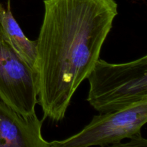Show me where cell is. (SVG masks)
I'll list each match as a JSON object with an SVG mask.
<instances>
[{
	"label": "cell",
	"mask_w": 147,
	"mask_h": 147,
	"mask_svg": "<svg viewBox=\"0 0 147 147\" xmlns=\"http://www.w3.org/2000/svg\"><path fill=\"white\" fill-rule=\"evenodd\" d=\"M0 37L32 68L37 72V42L24 35L13 17L9 5L0 7Z\"/></svg>",
	"instance_id": "8992f818"
},
{
	"label": "cell",
	"mask_w": 147,
	"mask_h": 147,
	"mask_svg": "<svg viewBox=\"0 0 147 147\" xmlns=\"http://www.w3.org/2000/svg\"><path fill=\"white\" fill-rule=\"evenodd\" d=\"M44 120L22 116L0 98V147H50L42 134Z\"/></svg>",
	"instance_id": "5b68a950"
},
{
	"label": "cell",
	"mask_w": 147,
	"mask_h": 147,
	"mask_svg": "<svg viewBox=\"0 0 147 147\" xmlns=\"http://www.w3.org/2000/svg\"><path fill=\"white\" fill-rule=\"evenodd\" d=\"M87 101L100 113L147 99V56L124 63L99 58L88 76Z\"/></svg>",
	"instance_id": "7a4b0ae2"
},
{
	"label": "cell",
	"mask_w": 147,
	"mask_h": 147,
	"mask_svg": "<svg viewBox=\"0 0 147 147\" xmlns=\"http://www.w3.org/2000/svg\"><path fill=\"white\" fill-rule=\"evenodd\" d=\"M0 98L22 116L35 114L37 73L0 37Z\"/></svg>",
	"instance_id": "277c9868"
},
{
	"label": "cell",
	"mask_w": 147,
	"mask_h": 147,
	"mask_svg": "<svg viewBox=\"0 0 147 147\" xmlns=\"http://www.w3.org/2000/svg\"><path fill=\"white\" fill-rule=\"evenodd\" d=\"M1 6H2V5H1V3H0V7H1Z\"/></svg>",
	"instance_id": "52a82bcc"
},
{
	"label": "cell",
	"mask_w": 147,
	"mask_h": 147,
	"mask_svg": "<svg viewBox=\"0 0 147 147\" xmlns=\"http://www.w3.org/2000/svg\"><path fill=\"white\" fill-rule=\"evenodd\" d=\"M147 122V99L123 109L94 116L80 132L61 141L50 142V147L113 146L125 139L141 135Z\"/></svg>",
	"instance_id": "3957f363"
},
{
	"label": "cell",
	"mask_w": 147,
	"mask_h": 147,
	"mask_svg": "<svg viewBox=\"0 0 147 147\" xmlns=\"http://www.w3.org/2000/svg\"><path fill=\"white\" fill-rule=\"evenodd\" d=\"M37 42L42 119L63 120L75 93L100 57L118 15L115 0H44Z\"/></svg>",
	"instance_id": "6da1fadb"
}]
</instances>
